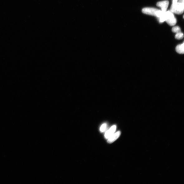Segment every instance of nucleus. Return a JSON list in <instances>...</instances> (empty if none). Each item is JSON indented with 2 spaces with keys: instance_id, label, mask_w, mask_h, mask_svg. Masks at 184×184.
I'll use <instances>...</instances> for the list:
<instances>
[{
  "instance_id": "1",
  "label": "nucleus",
  "mask_w": 184,
  "mask_h": 184,
  "mask_svg": "<svg viewBox=\"0 0 184 184\" xmlns=\"http://www.w3.org/2000/svg\"><path fill=\"white\" fill-rule=\"evenodd\" d=\"M142 11L145 14L156 16L158 18L162 17L165 12L152 7H145L142 9Z\"/></svg>"
},
{
  "instance_id": "2",
  "label": "nucleus",
  "mask_w": 184,
  "mask_h": 184,
  "mask_svg": "<svg viewBox=\"0 0 184 184\" xmlns=\"http://www.w3.org/2000/svg\"><path fill=\"white\" fill-rule=\"evenodd\" d=\"M184 9V3L177 2L172 3L171 11L173 13L181 14L183 12Z\"/></svg>"
},
{
  "instance_id": "3",
  "label": "nucleus",
  "mask_w": 184,
  "mask_h": 184,
  "mask_svg": "<svg viewBox=\"0 0 184 184\" xmlns=\"http://www.w3.org/2000/svg\"><path fill=\"white\" fill-rule=\"evenodd\" d=\"M173 13L171 11H167L166 12V21L169 25L171 26L175 25L177 22V20Z\"/></svg>"
},
{
  "instance_id": "4",
  "label": "nucleus",
  "mask_w": 184,
  "mask_h": 184,
  "mask_svg": "<svg viewBox=\"0 0 184 184\" xmlns=\"http://www.w3.org/2000/svg\"><path fill=\"white\" fill-rule=\"evenodd\" d=\"M169 4V2L168 1H165L157 2V5L160 7L161 10L162 11L166 12L168 8Z\"/></svg>"
},
{
  "instance_id": "5",
  "label": "nucleus",
  "mask_w": 184,
  "mask_h": 184,
  "mask_svg": "<svg viewBox=\"0 0 184 184\" xmlns=\"http://www.w3.org/2000/svg\"><path fill=\"white\" fill-rule=\"evenodd\" d=\"M121 134V132L119 131L118 132L114 133L109 138H108L107 142L109 143H112L117 140Z\"/></svg>"
},
{
  "instance_id": "6",
  "label": "nucleus",
  "mask_w": 184,
  "mask_h": 184,
  "mask_svg": "<svg viewBox=\"0 0 184 184\" xmlns=\"http://www.w3.org/2000/svg\"><path fill=\"white\" fill-rule=\"evenodd\" d=\"M116 129V125L112 126L105 133V137L107 139L109 138L112 135L115 133Z\"/></svg>"
},
{
  "instance_id": "7",
  "label": "nucleus",
  "mask_w": 184,
  "mask_h": 184,
  "mask_svg": "<svg viewBox=\"0 0 184 184\" xmlns=\"http://www.w3.org/2000/svg\"><path fill=\"white\" fill-rule=\"evenodd\" d=\"M176 51L178 53L180 54H183L184 53V44L183 43L182 44H179L176 47Z\"/></svg>"
},
{
  "instance_id": "8",
  "label": "nucleus",
  "mask_w": 184,
  "mask_h": 184,
  "mask_svg": "<svg viewBox=\"0 0 184 184\" xmlns=\"http://www.w3.org/2000/svg\"><path fill=\"white\" fill-rule=\"evenodd\" d=\"M183 34L181 32L176 33L175 35V38L178 40L182 39L183 38Z\"/></svg>"
},
{
  "instance_id": "9",
  "label": "nucleus",
  "mask_w": 184,
  "mask_h": 184,
  "mask_svg": "<svg viewBox=\"0 0 184 184\" xmlns=\"http://www.w3.org/2000/svg\"><path fill=\"white\" fill-rule=\"evenodd\" d=\"M172 31L173 32L177 33L181 32V29L179 26H175V27L172 28Z\"/></svg>"
},
{
  "instance_id": "10",
  "label": "nucleus",
  "mask_w": 184,
  "mask_h": 184,
  "mask_svg": "<svg viewBox=\"0 0 184 184\" xmlns=\"http://www.w3.org/2000/svg\"><path fill=\"white\" fill-rule=\"evenodd\" d=\"M107 127V125L106 123H104L100 127V131L101 132H103L106 131Z\"/></svg>"
},
{
  "instance_id": "11",
  "label": "nucleus",
  "mask_w": 184,
  "mask_h": 184,
  "mask_svg": "<svg viewBox=\"0 0 184 184\" xmlns=\"http://www.w3.org/2000/svg\"><path fill=\"white\" fill-rule=\"evenodd\" d=\"M184 0H179L178 2H180V3H184Z\"/></svg>"
},
{
  "instance_id": "12",
  "label": "nucleus",
  "mask_w": 184,
  "mask_h": 184,
  "mask_svg": "<svg viewBox=\"0 0 184 184\" xmlns=\"http://www.w3.org/2000/svg\"><path fill=\"white\" fill-rule=\"evenodd\" d=\"M177 1H178V0H173V1H172V2L175 3V2H177Z\"/></svg>"
}]
</instances>
